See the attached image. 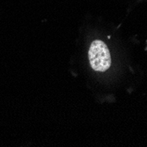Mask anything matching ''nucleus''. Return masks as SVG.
I'll return each instance as SVG.
<instances>
[{
  "mask_svg": "<svg viewBox=\"0 0 147 147\" xmlns=\"http://www.w3.org/2000/svg\"><path fill=\"white\" fill-rule=\"evenodd\" d=\"M91 67L96 71H106L111 65L110 52L105 42L100 40L93 41L88 51Z\"/></svg>",
  "mask_w": 147,
  "mask_h": 147,
  "instance_id": "f257e3e1",
  "label": "nucleus"
}]
</instances>
